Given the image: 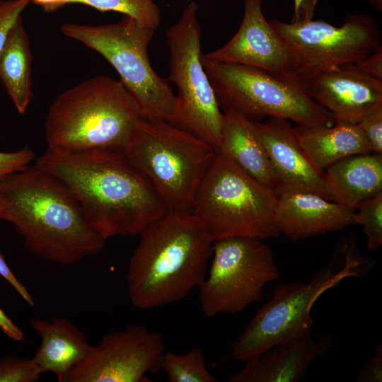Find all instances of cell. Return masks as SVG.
I'll return each instance as SVG.
<instances>
[{
    "instance_id": "6da1fadb",
    "label": "cell",
    "mask_w": 382,
    "mask_h": 382,
    "mask_svg": "<svg viewBox=\"0 0 382 382\" xmlns=\"http://www.w3.org/2000/svg\"><path fill=\"white\" fill-rule=\"evenodd\" d=\"M35 166L62 180L91 228L105 241L140 235L168 209L122 152L66 153L50 149Z\"/></svg>"
},
{
    "instance_id": "7a4b0ae2",
    "label": "cell",
    "mask_w": 382,
    "mask_h": 382,
    "mask_svg": "<svg viewBox=\"0 0 382 382\" xmlns=\"http://www.w3.org/2000/svg\"><path fill=\"white\" fill-rule=\"evenodd\" d=\"M0 198V219L11 222L26 249L44 260L70 265L105 246L68 187L35 165L3 178Z\"/></svg>"
},
{
    "instance_id": "3957f363",
    "label": "cell",
    "mask_w": 382,
    "mask_h": 382,
    "mask_svg": "<svg viewBox=\"0 0 382 382\" xmlns=\"http://www.w3.org/2000/svg\"><path fill=\"white\" fill-rule=\"evenodd\" d=\"M139 236L127 274L134 306L151 309L180 301L204 282L214 240L192 212H168Z\"/></svg>"
},
{
    "instance_id": "277c9868",
    "label": "cell",
    "mask_w": 382,
    "mask_h": 382,
    "mask_svg": "<svg viewBox=\"0 0 382 382\" xmlns=\"http://www.w3.org/2000/svg\"><path fill=\"white\" fill-rule=\"evenodd\" d=\"M144 115L120 81L96 76L60 93L45 122L47 148L66 153L122 152Z\"/></svg>"
},
{
    "instance_id": "5b68a950",
    "label": "cell",
    "mask_w": 382,
    "mask_h": 382,
    "mask_svg": "<svg viewBox=\"0 0 382 382\" xmlns=\"http://www.w3.org/2000/svg\"><path fill=\"white\" fill-rule=\"evenodd\" d=\"M373 266V260L361 255L350 240L308 282L277 285L233 343L230 358L245 362L278 343L312 334L311 309L318 298L347 278L362 277Z\"/></svg>"
},
{
    "instance_id": "8992f818",
    "label": "cell",
    "mask_w": 382,
    "mask_h": 382,
    "mask_svg": "<svg viewBox=\"0 0 382 382\" xmlns=\"http://www.w3.org/2000/svg\"><path fill=\"white\" fill-rule=\"evenodd\" d=\"M124 154L148 179L168 212H192L197 190L217 153L167 121L144 117Z\"/></svg>"
},
{
    "instance_id": "52a82bcc",
    "label": "cell",
    "mask_w": 382,
    "mask_h": 382,
    "mask_svg": "<svg viewBox=\"0 0 382 382\" xmlns=\"http://www.w3.org/2000/svg\"><path fill=\"white\" fill-rule=\"evenodd\" d=\"M219 106L253 121L284 118L303 127L332 126L330 112L312 99L295 74L248 65L219 62L201 53Z\"/></svg>"
},
{
    "instance_id": "ba28073f",
    "label": "cell",
    "mask_w": 382,
    "mask_h": 382,
    "mask_svg": "<svg viewBox=\"0 0 382 382\" xmlns=\"http://www.w3.org/2000/svg\"><path fill=\"white\" fill-rule=\"evenodd\" d=\"M277 194L218 154L195 195L192 213L213 240L280 234L275 223Z\"/></svg>"
},
{
    "instance_id": "9c48e42d",
    "label": "cell",
    "mask_w": 382,
    "mask_h": 382,
    "mask_svg": "<svg viewBox=\"0 0 382 382\" xmlns=\"http://www.w3.org/2000/svg\"><path fill=\"white\" fill-rule=\"evenodd\" d=\"M61 31L99 53L114 67L144 117L169 121L175 95L168 80L155 72L148 54L156 30L123 15L115 23H66Z\"/></svg>"
},
{
    "instance_id": "30bf717a",
    "label": "cell",
    "mask_w": 382,
    "mask_h": 382,
    "mask_svg": "<svg viewBox=\"0 0 382 382\" xmlns=\"http://www.w3.org/2000/svg\"><path fill=\"white\" fill-rule=\"evenodd\" d=\"M197 11V4L190 1L166 32L168 80L178 91L168 122L202 140L217 153L223 112L201 61L202 29Z\"/></svg>"
},
{
    "instance_id": "8fae6325",
    "label": "cell",
    "mask_w": 382,
    "mask_h": 382,
    "mask_svg": "<svg viewBox=\"0 0 382 382\" xmlns=\"http://www.w3.org/2000/svg\"><path fill=\"white\" fill-rule=\"evenodd\" d=\"M212 257L199 286L201 310L207 317L242 311L260 301L265 286L280 276L272 249L258 238L214 240Z\"/></svg>"
},
{
    "instance_id": "7c38bea8",
    "label": "cell",
    "mask_w": 382,
    "mask_h": 382,
    "mask_svg": "<svg viewBox=\"0 0 382 382\" xmlns=\"http://www.w3.org/2000/svg\"><path fill=\"white\" fill-rule=\"evenodd\" d=\"M269 23L290 52L299 78L357 64L381 47L379 27L367 14L349 15L340 27L313 19L291 23L273 19Z\"/></svg>"
},
{
    "instance_id": "4fadbf2b",
    "label": "cell",
    "mask_w": 382,
    "mask_h": 382,
    "mask_svg": "<svg viewBox=\"0 0 382 382\" xmlns=\"http://www.w3.org/2000/svg\"><path fill=\"white\" fill-rule=\"evenodd\" d=\"M165 352L162 335L142 325L104 335L61 382H148L161 369Z\"/></svg>"
},
{
    "instance_id": "5bb4252c",
    "label": "cell",
    "mask_w": 382,
    "mask_h": 382,
    "mask_svg": "<svg viewBox=\"0 0 382 382\" xmlns=\"http://www.w3.org/2000/svg\"><path fill=\"white\" fill-rule=\"evenodd\" d=\"M297 78L307 94L330 112L335 122L357 124L369 111L382 104V79L367 74L356 64H345L307 78Z\"/></svg>"
},
{
    "instance_id": "9a60e30c",
    "label": "cell",
    "mask_w": 382,
    "mask_h": 382,
    "mask_svg": "<svg viewBox=\"0 0 382 382\" xmlns=\"http://www.w3.org/2000/svg\"><path fill=\"white\" fill-rule=\"evenodd\" d=\"M263 0H244L239 29L221 47L204 54L209 59L293 75L296 66L287 47L262 13Z\"/></svg>"
},
{
    "instance_id": "2e32d148",
    "label": "cell",
    "mask_w": 382,
    "mask_h": 382,
    "mask_svg": "<svg viewBox=\"0 0 382 382\" xmlns=\"http://www.w3.org/2000/svg\"><path fill=\"white\" fill-rule=\"evenodd\" d=\"M274 217L279 234L294 241L359 225L354 211L306 190L281 192Z\"/></svg>"
},
{
    "instance_id": "e0dca14e",
    "label": "cell",
    "mask_w": 382,
    "mask_h": 382,
    "mask_svg": "<svg viewBox=\"0 0 382 382\" xmlns=\"http://www.w3.org/2000/svg\"><path fill=\"white\" fill-rule=\"evenodd\" d=\"M276 175L279 191L306 190L331 200L323 173L310 161L289 120L270 117L266 122L254 121Z\"/></svg>"
},
{
    "instance_id": "ac0fdd59",
    "label": "cell",
    "mask_w": 382,
    "mask_h": 382,
    "mask_svg": "<svg viewBox=\"0 0 382 382\" xmlns=\"http://www.w3.org/2000/svg\"><path fill=\"white\" fill-rule=\"evenodd\" d=\"M335 345L331 335L318 338L305 335L278 343L245 361L231 382H296L301 380L312 363Z\"/></svg>"
},
{
    "instance_id": "d6986e66",
    "label": "cell",
    "mask_w": 382,
    "mask_h": 382,
    "mask_svg": "<svg viewBox=\"0 0 382 382\" xmlns=\"http://www.w3.org/2000/svg\"><path fill=\"white\" fill-rule=\"evenodd\" d=\"M217 154L277 195L278 182L254 121L234 112H224Z\"/></svg>"
},
{
    "instance_id": "ffe728a7",
    "label": "cell",
    "mask_w": 382,
    "mask_h": 382,
    "mask_svg": "<svg viewBox=\"0 0 382 382\" xmlns=\"http://www.w3.org/2000/svg\"><path fill=\"white\" fill-rule=\"evenodd\" d=\"M327 192L334 201L354 211L364 201L382 193V155L350 156L323 173Z\"/></svg>"
},
{
    "instance_id": "44dd1931",
    "label": "cell",
    "mask_w": 382,
    "mask_h": 382,
    "mask_svg": "<svg viewBox=\"0 0 382 382\" xmlns=\"http://www.w3.org/2000/svg\"><path fill=\"white\" fill-rule=\"evenodd\" d=\"M30 325L41 337L40 346L33 359L43 374L51 371L61 382L87 354L91 345L85 334L64 318L52 321L33 318Z\"/></svg>"
},
{
    "instance_id": "7402d4cb",
    "label": "cell",
    "mask_w": 382,
    "mask_h": 382,
    "mask_svg": "<svg viewBox=\"0 0 382 382\" xmlns=\"http://www.w3.org/2000/svg\"><path fill=\"white\" fill-rule=\"evenodd\" d=\"M307 157L320 173L344 158L371 153L365 136L355 123L336 122L332 126L295 127Z\"/></svg>"
},
{
    "instance_id": "603a6c76",
    "label": "cell",
    "mask_w": 382,
    "mask_h": 382,
    "mask_svg": "<svg viewBox=\"0 0 382 382\" xmlns=\"http://www.w3.org/2000/svg\"><path fill=\"white\" fill-rule=\"evenodd\" d=\"M32 61L29 37L20 16L0 52V79L20 114L26 112L33 98Z\"/></svg>"
},
{
    "instance_id": "cb8c5ba5",
    "label": "cell",
    "mask_w": 382,
    "mask_h": 382,
    "mask_svg": "<svg viewBox=\"0 0 382 382\" xmlns=\"http://www.w3.org/2000/svg\"><path fill=\"white\" fill-rule=\"evenodd\" d=\"M161 369L170 382H216L206 366L203 352L198 347L186 354L165 352Z\"/></svg>"
},
{
    "instance_id": "d4e9b609",
    "label": "cell",
    "mask_w": 382,
    "mask_h": 382,
    "mask_svg": "<svg viewBox=\"0 0 382 382\" xmlns=\"http://www.w3.org/2000/svg\"><path fill=\"white\" fill-rule=\"evenodd\" d=\"M100 11H115L129 16L139 23L156 30L161 22V11L153 0H78Z\"/></svg>"
},
{
    "instance_id": "484cf974",
    "label": "cell",
    "mask_w": 382,
    "mask_h": 382,
    "mask_svg": "<svg viewBox=\"0 0 382 382\" xmlns=\"http://www.w3.org/2000/svg\"><path fill=\"white\" fill-rule=\"evenodd\" d=\"M357 209L359 225L366 237L367 249L376 251L382 245V193L364 201Z\"/></svg>"
},
{
    "instance_id": "4316f807",
    "label": "cell",
    "mask_w": 382,
    "mask_h": 382,
    "mask_svg": "<svg viewBox=\"0 0 382 382\" xmlns=\"http://www.w3.org/2000/svg\"><path fill=\"white\" fill-rule=\"evenodd\" d=\"M42 374L33 358L9 356L0 360V382H35Z\"/></svg>"
},
{
    "instance_id": "83f0119b",
    "label": "cell",
    "mask_w": 382,
    "mask_h": 382,
    "mask_svg": "<svg viewBox=\"0 0 382 382\" xmlns=\"http://www.w3.org/2000/svg\"><path fill=\"white\" fill-rule=\"evenodd\" d=\"M357 125L367 139L371 153L382 155V104L369 111Z\"/></svg>"
},
{
    "instance_id": "f1b7e54d",
    "label": "cell",
    "mask_w": 382,
    "mask_h": 382,
    "mask_svg": "<svg viewBox=\"0 0 382 382\" xmlns=\"http://www.w3.org/2000/svg\"><path fill=\"white\" fill-rule=\"evenodd\" d=\"M30 0H4L0 2V52L9 32Z\"/></svg>"
},
{
    "instance_id": "f546056e",
    "label": "cell",
    "mask_w": 382,
    "mask_h": 382,
    "mask_svg": "<svg viewBox=\"0 0 382 382\" xmlns=\"http://www.w3.org/2000/svg\"><path fill=\"white\" fill-rule=\"evenodd\" d=\"M35 158V153L28 146L16 151H0V180L10 173L25 168Z\"/></svg>"
},
{
    "instance_id": "4dcf8cb0",
    "label": "cell",
    "mask_w": 382,
    "mask_h": 382,
    "mask_svg": "<svg viewBox=\"0 0 382 382\" xmlns=\"http://www.w3.org/2000/svg\"><path fill=\"white\" fill-rule=\"evenodd\" d=\"M357 382H381L382 381V345H377L375 354L361 369L356 378Z\"/></svg>"
},
{
    "instance_id": "1f68e13d",
    "label": "cell",
    "mask_w": 382,
    "mask_h": 382,
    "mask_svg": "<svg viewBox=\"0 0 382 382\" xmlns=\"http://www.w3.org/2000/svg\"><path fill=\"white\" fill-rule=\"evenodd\" d=\"M0 275L4 277L30 306L35 305L34 299L26 287L17 279L0 252Z\"/></svg>"
},
{
    "instance_id": "d6a6232c",
    "label": "cell",
    "mask_w": 382,
    "mask_h": 382,
    "mask_svg": "<svg viewBox=\"0 0 382 382\" xmlns=\"http://www.w3.org/2000/svg\"><path fill=\"white\" fill-rule=\"evenodd\" d=\"M356 64L367 74L382 79V47Z\"/></svg>"
},
{
    "instance_id": "836d02e7",
    "label": "cell",
    "mask_w": 382,
    "mask_h": 382,
    "mask_svg": "<svg viewBox=\"0 0 382 382\" xmlns=\"http://www.w3.org/2000/svg\"><path fill=\"white\" fill-rule=\"evenodd\" d=\"M316 0H294V13L292 21L313 19Z\"/></svg>"
},
{
    "instance_id": "e575fe53",
    "label": "cell",
    "mask_w": 382,
    "mask_h": 382,
    "mask_svg": "<svg viewBox=\"0 0 382 382\" xmlns=\"http://www.w3.org/2000/svg\"><path fill=\"white\" fill-rule=\"evenodd\" d=\"M0 328L9 338L24 341V333L0 308Z\"/></svg>"
},
{
    "instance_id": "d590c367",
    "label": "cell",
    "mask_w": 382,
    "mask_h": 382,
    "mask_svg": "<svg viewBox=\"0 0 382 382\" xmlns=\"http://www.w3.org/2000/svg\"><path fill=\"white\" fill-rule=\"evenodd\" d=\"M40 6L45 12L51 13L63 6L61 0H30Z\"/></svg>"
},
{
    "instance_id": "8d00e7d4",
    "label": "cell",
    "mask_w": 382,
    "mask_h": 382,
    "mask_svg": "<svg viewBox=\"0 0 382 382\" xmlns=\"http://www.w3.org/2000/svg\"><path fill=\"white\" fill-rule=\"evenodd\" d=\"M369 3L378 11H382V0H367Z\"/></svg>"
},
{
    "instance_id": "74e56055",
    "label": "cell",
    "mask_w": 382,
    "mask_h": 382,
    "mask_svg": "<svg viewBox=\"0 0 382 382\" xmlns=\"http://www.w3.org/2000/svg\"><path fill=\"white\" fill-rule=\"evenodd\" d=\"M4 208V203L0 198V218H1V215Z\"/></svg>"
},
{
    "instance_id": "f35d334b",
    "label": "cell",
    "mask_w": 382,
    "mask_h": 382,
    "mask_svg": "<svg viewBox=\"0 0 382 382\" xmlns=\"http://www.w3.org/2000/svg\"><path fill=\"white\" fill-rule=\"evenodd\" d=\"M2 1H4V0H0V2H1Z\"/></svg>"
}]
</instances>
